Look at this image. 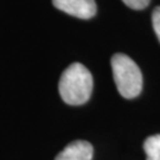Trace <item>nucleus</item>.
<instances>
[{
    "label": "nucleus",
    "instance_id": "obj_6",
    "mask_svg": "<svg viewBox=\"0 0 160 160\" xmlns=\"http://www.w3.org/2000/svg\"><path fill=\"white\" fill-rule=\"evenodd\" d=\"M152 24H153V29L158 37V40L160 42V6L155 7L153 14H152Z\"/></svg>",
    "mask_w": 160,
    "mask_h": 160
},
{
    "label": "nucleus",
    "instance_id": "obj_7",
    "mask_svg": "<svg viewBox=\"0 0 160 160\" xmlns=\"http://www.w3.org/2000/svg\"><path fill=\"white\" fill-rule=\"evenodd\" d=\"M122 1L133 10H142L148 6L151 0H122Z\"/></svg>",
    "mask_w": 160,
    "mask_h": 160
},
{
    "label": "nucleus",
    "instance_id": "obj_5",
    "mask_svg": "<svg viewBox=\"0 0 160 160\" xmlns=\"http://www.w3.org/2000/svg\"><path fill=\"white\" fill-rule=\"evenodd\" d=\"M146 160H160V134L148 137L143 142Z\"/></svg>",
    "mask_w": 160,
    "mask_h": 160
},
{
    "label": "nucleus",
    "instance_id": "obj_1",
    "mask_svg": "<svg viewBox=\"0 0 160 160\" xmlns=\"http://www.w3.org/2000/svg\"><path fill=\"white\" fill-rule=\"evenodd\" d=\"M92 76L90 71L81 63H72L61 76L58 90L65 103L80 106L86 103L92 92Z\"/></svg>",
    "mask_w": 160,
    "mask_h": 160
},
{
    "label": "nucleus",
    "instance_id": "obj_2",
    "mask_svg": "<svg viewBox=\"0 0 160 160\" xmlns=\"http://www.w3.org/2000/svg\"><path fill=\"white\" fill-rule=\"evenodd\" d=\"M112 70L116 88L121 96L134 98L142 90V74L137 63L125 53L112 57Z\"/></svg>",
    "mask_w": 160,
    "mask_h": 160
},
{
    "label": "nucleus",
    "instance_id": "obj_4",
    "mask_svg": "<svg viewBox=\"0 0 160 160\" xmlns=\"http://www.w3.org/2000/svg\"><path fill=\"white\" fill-rule=\"evenodd\" d=\"M94 148L92 143L83 140L70 142L55 160H92Z\"/></svg>",
    "mask_w": 160,
    "mask_h": 160
},
{
    "label": "nucleus",
    "instance_id": "obj_3",
    "mask_svg": "<svg viewBox=\"0 0 160 160\" xmlns=\"http://www.w3.org/2000/svg\"><path fill=\"white\" fill-rule=\"evenodd\" d=\"M52 4L59 11L81 19H89L96 14L95 0H52Z\"/></svg>",
    "mask_w": 160,
    "mask_h": 160
}]
</instances>
